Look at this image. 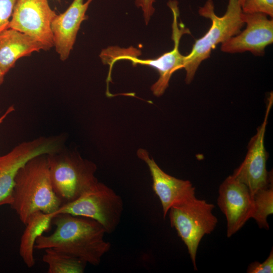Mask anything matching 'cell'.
<instances>
[{
	"label": "cell",
	"mask_w": 273,
	"mask_h": 273,
	"mask_svg": "<svg viewBox=\"0 0 273 273\" xmlns=\"http://www.w3.org/2000/svg\"><path fill=\"white\" fill-rule=\"evenodd\" d=\"M217 203L226 220V236L231 237L251 218L252 195L248 188L232 175L227 177L218 189Z\"/></svg>",
	"instance_id": "obj_11"
},
{
	"label": "cell",
	"mask_w": 273,
	"mask_h": 273,
	"mask_svg": "<svg viewBox=\"0 0 273 273\" xmlns=\"http://www.w3.org/2000/svg\"><path fill=\"white\" fill-rule=\"evenodd\" d=\"M56 1H59V2L60 0H56Z\"/></svg>",
	"instance_id": "obj_26"
},
{
	"label": "cell",
	"mask_w": 273,
	"mask_h": 273,
	"mask_svg": "<svg viewBox=\"0 0 273 273\" xmlns=\"http://www.w3.org/2000/svg\"><path fill=\"white\" fill-rule=\"evenodd\" d=\"M42 261L48 265V273H83L84 261L53 248L44 249Z\"/></svg>",
	"instance_id": "obj_17"
},
{
	"label": "cell",
	"mask_w": 273,
	"mask_h": 273,
	"mask_svg": "<svg viewBox=\"0 0 273 273\" xmlns=\"http://www.w3.org/2000/svg\"><path fill=\"white\" fill-rule=\"evenodd\" d=\"M15 110V108L13 105L10 106L5 112V113L0 116V124L4 121V120Z\"/></svg>",
	"instance_id": "obj_23"
},
{
	"label": "cell",
	"mask_w": 273,
	"mask_h": 273,
	"mask_svg": "<svg viewBox=\"0 0 273 273\" xmlns=\"http://www.w3.org/2000/svg\"><path fill=\"white\" fill-rule=\"evenodd\" d=\"M168 6L172 11L173 22L172 24V39L173 41V49L159 57L153 59H140L134 54V50L127 49L117 50L116 47L109 48L107 56L111 59L109 63L111 66L118 60H126L131 61L133 65L141 64L147 65L155 68L159 74L157 81L151 86L153 94L157 97L162 96L169 85L172 75L178 70L183 68L185 56L182 55L179 50L180 39L184 34H190V31L180 24L179 27L178 17L179 9L178 2L176 1H169Z\"/></svg>",
	"instance_id": "obj_7"
},
{
	"label": "cell",
	"mask_w": 273,
	"mask_h": 273,
	"mask_svg": "<svg viewBox=\"0 0 273 273\" xmlns=\"http://www.w3.org/2000/svg\"><path fill=\"white\" fill-rule=\"evenodd\" d=\"M214 208L213 204L195 197L180 206L171 208L168 212L171 226L186 246L196 270L199 244L205 235L214 231L217 223V217L212 212Z\"/></svg>",
	"instance_id": "obj_5"
},
{
	"label": "cell",
	"mask_w": 273,
	"mask_h": 273,
	"mask_svg": "<svg viewBox=\"0 0 273 273\" xmlns=\"http://www.w3.org/2000/svg\"><path fill=\"white\" fill-rule=\"evenodd\" d=\"M43 50L30 36L12 28L0 32V69L6 74L20 58Z\"/></svg>",
	"instance_id": "obj_15"
},
{
	"label": "cell",
	"mask_w": 273,
	"mask_h": 273,
	"mask_svg": "<svg viewBox=\"0 0 273 273\" xmlns=\"http://www.w3.org/2000/svg\"><path fill=\"white\" fill-rule=\"evenodd\" d=\"M247 273H272L273 250L271 249L267 258L263 262L254 261L248 266Z\"/></svg>",
	"instance_id": "obj_21"
},
{
	"label": "cell",
	"mask_w": 273,
	"mask_h": 273,
	"mask_svg": "<svg viewBox=\"0 0 273 273\" xmlns=\"http://www.w3.org/2000/svg\"><path fill=\"white\" fill-rule=\"evenodd\" d=\"M272 103L271 93L268 99L264 120L251 138L244 161L232 174L248 188L252 195L272 181V173L266 169L267 154L264 144L268 115Z\"/></svg>",
	"instance_id": "obj_10"
},
{
	"label": "cell",
	"mask_w": 273,
	"mask_h": 273,
	"mask_svg": "<svg viewBox=\"0 0 273 273\" xmlns=\"http://www.w3.org/2000/svg\"><path fill=\"white\" fill-rule=\"evenodd\" d=\"M93 0H73L62 13L57 14L51 24L53 47L62 61L73 49L81 23L87 19L86 12Z\"/></svg>",
	"instance_id": "obj_14"
},
{
	"label": "cell",
	"mask_w": 273,
	"mask_h": 273,
	"mask_svg": "<svg viewBox=\"0 0 273 273\" xmlns=\"http://www.w3.org/2000/svg\"><path fill=\"white\" fill-rule=\"evenodd\" d=\"M123 211L121 197L98 181L77 199L62 205L54 216L68 213L89 218L101 224L106 234H111L120 223Z\"/></svg>",
	"instance_id": "obj_6"
},
{
	"label": "cell",
	"mask_w": 273,
	"mask_h": 273,
	"mask_svg": "<svg viewBox=\"0 0 273 273\" xmlns=\"http://www.w3.org/2000/svg\"><path fill=\"white\" fill-rule=\"evenodd\" d=\"M17 0H0V32L8 28Z\"/></svg>",
	"instance_id": "obj_20"
},
{
	"label": "cell",
	"mask_w": 273,
	"mask_h": 273,
	"mask_svg": "<svg viewBox=\"0 0 273 273\" xmlns=\"http://www.w3.org/2000/svg\"><path fill=\"white\" fill-rule=\"evenodd\" d=\"M198 12L200 16L209 19L211 25L202 37L196 40L191 52L185 56L183 68L186 71L187 83L191 82L201 62L210 57L216 45L237 35L245 24L239 0H229L226 11L221 17L215 14L212 0H207Z\"/></svg>",
	"instance_id": "obj_3"
},
{
	"label": "cell",
	"mask_w": 273,
	"mask_h": 273,
	"mask_svg": "<svg viewBox=\"0 0 273 273\" xmlns=\"http://www.w3.org/2000/svg\"><path fill=\"white\" fill-rule=\"evenodd\" d=\"M63 144L62 136H41L23 142L0 156V206L11 204L15 178L19 168L35 156L60 150Z\"/></svg>",
	"instance_id": "obj_8"
},
{
	"label": "cell",
	"mask_w": 273,
	"mask_h": 273,
	"mask_svg": "<svg viewBox=\"0 0 273 273\" xmlns=\"http://www.w3.org/2000/svg\"><path fill=\"white\" fill-rule=\"evenodd\" d=\"M55 231L36 240L34 248H53L77 257L87 263L98 265L111 244L104 239V228L97 221L85 217L60 213L54 216Z\"/></svg>",
	"instance_id": "obj_1"
},
{
	"label": "cell",
	"mask_w": 273,
	"mask_h": 273,
	"mask_svg": "<svg viewBox=\"0 0 273 273\" xmlns=\"http://www.w3.org/2000/svg\"><path fill=\"white\" fill-rule=\"evenodd\" d=\"M56 15L48 0H17L8 28L30 36L48 51L53 47L51 24Z\"/></svg>",
	"instance_id": "obj_9"
},
{
	"label": "cell",
	"mask_w": 273,
	"mask_h": 273,
	"mask_svg": "<svg viewBox=\"0 0 273 273\" xmlns=\"http://www.w3.org/2000/svg\"><path fill=\"white\" fill-rule=\"evenodd\" d=\"M47 156L52 186L62 205L77 199L98 181L96 164L78 153L63 148Z\"/></svg>",
	"instance_id": "obj_4"
},
{
	"label": "cell",
	"mask_w": 273,
	"mask_h": 273,
	"mask_svg": "<svg viewBox=\"0 0 273 273\" xmlns=\"http://www.w3.org/2000/svg\"><path fill=\"white\" fill-rule=\"evenodd\" d=\"M54 217L53 214L38 211L33 213L25 224L26 226L21 238L19 254L28 268L35 263L34 250L36 241L50 229Z\"/></svg>",
	"instance_id": "obj_16"
},
{
	"label": "cell",
	"mask_w": 273,
	"mask_h": 273,
	"mask_svg": "<svg viewBox=\"0 0 273 273\" xmlns=\"http://www.w3.org/2000/svg\"><path fill=\"white\" fill-rule=\"evenodd\" d=\"M241 7L243 13H262L272 18L273 0H244Z\"/></svg>",
	"instance_id": "obj_19"
},
{
	"label": "cell",
	"mask_w": 273,
	"mask_h": 273,
	"mask_svg": "<svg viewBox=\"0 0 273 273\" xmlns=\"http://www.w3.org/2000/svg\"><path fill=\"white\" fill-rule=\"evenodd\" d=\"M244 1V0H239V3H240V4L241 5V6H242V5L243 4Z\"/></svg>",
	"instance_id": "obj_25"
},
{
	"label": "cell",
	"mask_w": 273,
	"mask_h": 273,
	"mask_svg": "<svg viewBox=\"0 0 273 273\" xmlns=\"http://www.w3.org/2000/svg\"><path fill=\"white\" fill-rule=\"evenodd\" d=\"M137 155L149 167L152 188L160 200L164 218L171 208L180 206L196 197L195 188L191 181L177 178L165 172L146 150L139 149Z\"/></svg>",
	"instance_id": "obj_13"
},
{
	"label": "cell",
	"mask_w": 273,
	"mask_h": 273,
	"mask_svg": "<svg viewBox=\"0 0 273 273\" xmlns=\"http://www.w3.org/2000/svg\"><path fill=\"white\" fill-rule=\"evenodd\" d=\"M155 0H135V4L137 7L141 8L145 22L147 25L151 16L155 12L154 3Z\"/></svg>",
	"instance_id": "obj_22"
},
{
	"label": "cell",
	"mask_w": 273,
	"mask_h": 273,
	"mask_svg": "<svg viewBox=\"0 0 273 273\" xmlns=\"http://www.w3.org/2000/svg\"><path fill=\"white\" fill-rule=\"evenodd\" d=\"M47 155L29 160L15 178L10 205L25 224L33 213L41 211L54 215L62 205L52 186Z\"/></svg>",
	"instance_id": "obj_2"
},
{
	"label": "cell",
	"mask_w": 273,
	"mask_h": 273,
	"mask_svg": "<svg viewBox=\"0 0 273 273\" xmlns=\"http://www.w3.org/2000/svg\"><path fill=\"white\" fill-rule=\"evenodd\" d=\"M6 74L0 69V85L3 83Z\"/></svg>",
	"instance_id": "obj_24"
},
{
	"label": "cell",
	"mask_w": 273,
	"mask_h": 273,
	"mask_svg": "<svg viewBox=\"0 0 273 273\" xmlns=\"http://www.w3.org/2000/svg\"><path fill=\"white\" fill-rule=\"evenodd\" d=\"M262 13H242L246 28L221 43V51L228 53L250 52L263 55L265 48L273 42V19Z\"/></svg>",
	"instance_id": "obj_12"
},
{
	"label": "cell",
	"mask_w": 273,
	"mask_h": 273,
	"mask_svg": "<svg viewBox=\"0 0 273 273\" xmlns=\"http://www.w3.org/2000/svg\"><path fill=\"white\" fill-rule=\"evenodd\" d=\"M253 209L251 218L258 227L269 229L267 217L273 213V183L271 181L252 195Z\"/></svg>",
	"instance_id": "obj_18"
}]
</instances>
